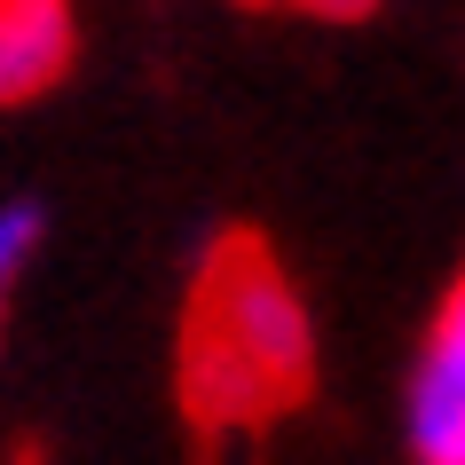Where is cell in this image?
<instances>
[{"instance_id":"8992f818","label":"cell","mask_w":465,"mask_h":465,"mask_svg":"<svg viewBox=\"0 0 465 465\" xmlns=\"http://www.w3.org/2000/svg\"><path fill=\"white\" fill-rule=\"evenodd\" d=\"M441 465H465V441H458V450H450V458H441Z\"/></svg>"},{"instance_id":"277c9868","label":"cell","mask_w":465,"mask_h":465,"mask_svg":"<svg viewBox=\"0 0 465 465\" xmlns=\"http://www.w3.org/2000/svg\"><path fill=\"white\" fill-rule=\"evenodd\" d=\"M40 237H48V205L40 197H0V323H8V300L25 284Z\"/></svg>"},{"instance_id":"6da1fadb","label":"cell","mask_w":465,"mask_h":465,"mask_svg":"<svg viewBox=\"0 0 465 465\" xmlns=\"http://www.w3.org/2000/svg\"><path fill=\"white\" fill-rule=\"evenodd\" d=\"M316 379V323L261 245H221L190 308V402L205 418H269Z\"/></svg>"},{"instance_id":"52a82bcc","label":"cell","mask_w":465,"mask_h":465,"mask_svg":"<svg viewBox=\"0 0 465 465\" xmlns=\"http://www.w3.org/2000/svg\"><path fill=\"white\" fill-rule=\"evenodd\" d=\"M252 8H276V0H252Z\"/></svg>"},{"instance_id":"5b68a950","label":"cell","mask_w":465,"mask_h":465,"mask_svg":"<svg viewBox=\"0 0 465 465\" xmlns=\"http://www.w3.org/2000/svg\"><path fill=\"white\" fill-rule=\"evenodd\" d=\"M300 16H316V25H371L379 16V0H292Z\"/></svg>"},{"instance_id":"3957f363","label":"cell","mask_w":465,"mask_h":465,"mask_svg":"<svg viewBox=\"0 0 465 465\" xmlns=\"http://www.w3.org/2000/svg\"><path fill=\"white\" fill-rule=\"evenodd\" d=\"M72 72V0H0V103H32Z\"/></svg>"},{"instance_id":"7a4b0ae2","label":"cell","mask_w":465,"mask_h":465,"mask_svg":"<svg viewBox=\"0 0 465 465\" xmlns=\"http://www.w3.org/2000/svg\"><path fill=\"white\" fill-rule=\"evenodd\" d=\"M465 441V276L441 292L426 347L411 363V450L418 465H441Z\"/></svg>"}]
</instances>
